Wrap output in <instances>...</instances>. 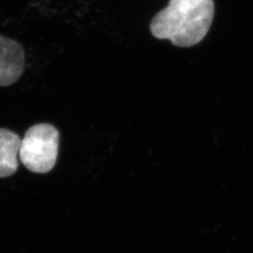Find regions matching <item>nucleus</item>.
<instances>
[{
	"mask_svg": "<svg viewBox=\"0 0 253 253\" xmlns=\"http://www.w3.org/2000/svg\"><path fill=\"white\" fill-rule=\"evenodd\" d=\"M214 14V0H170L152 19L150 30L159 40H169L178 47H191L208 35Z\"/></svg>",
	"mask_w": 253,
	"mask_h": 253,
	"instance_id": "f257e3e1",
	"label": "nucleus"
},
{
	"mask_svg": "<svg viewBox=\"0 0 253 253\" xmlns=\"http://www.w3.org/2000/svg\"><path fill=\"white\" fill-rule=\"evenodd\" d=\"M25 71V51L21 44L0 35V86L18 81Z\"/></svg>",
	"mask_w": 253,
	"mask_h": 253,
	"instance_id": "7ed1b4c3",
	"label": "nucleus"
},
{
	"mask_svg": "<svg viewBox=\"0 0 253 253\" xmlns=\"http://www.w3.org/2000/svg\"><path fill=\"white\" fill-rule=\"evenodd\" d=\"M59 149V131L48 123L30 126L21 140L19 157L31 172H49L55 165Z\"/></svg>",
	"mask_w": 253,
	"mask_h": 253,
	"instance_id": "f03ea898",
	"label": "nucleus"
},
{
	"mask_svg": "<svg viewBox=\"0 0 253 253\" xmlns=\"http://www.w3.org/2000/svg\"><path fill=\"white\" fill-rule=\"evenodd\" d=\"M21 139L8 128H0V178L8 177L17 171Z\"/></svg>",
	"mask_w": 253,
	"mask_h": 253,
	"instance_id": "20e7f679",
	"label": "nucleus"
}]
</instances>
